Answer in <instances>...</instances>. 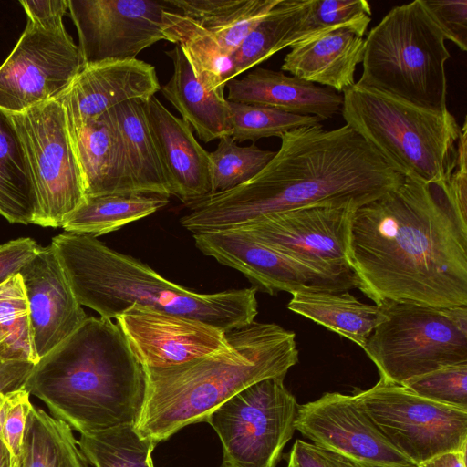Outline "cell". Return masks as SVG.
<instances>
[{"instance_id": "cell-1", "label": "cell", "mask_w": 467, "mask_h": 467, "mask_svg": "<svg viewBox=\"0 0 467 467\" xmlns=\"http://www.w3.org/2000/svg\"><path fill=\"white\" fill-rule=\"evenodd\" d=\"M348 263L376 305L467 306V213L447 184L404 178L355 210Z\"/></svg>"}, {"instance_id": "cell-2", "label": "cell", "mask_w": 467, "mask_h": 467, "mask_svg": "<svg viewBox=\"0 0 467 467\" xmlns=\"http://www.w3.org/2000/svg\"><path fill=\"white\" fill-rule=\"evenodd\" d=\"M272 160L252 179L189 205L180 219L192 234L236 228L263 215L312 206L358 208L403 177L348 125L319 123L285 133Z\"/></svg>"}, {"instance_id": "cell-3", "label": "cell", "mask_w": 467, "mask_h": 467, "mask_svg": "<svg viewBox=\"0 0 467 467\" xmlns=\"http://www.w3.org/2000/svg\"><path fill=\"white\" fill-rule=\"evenodd\" d=\"M145 387V368L123 332L101 317H87L38 359L23 384L79 434L135 424Z\"/></svg>"}, {"instance_id": "cell-4", "label": "cell", "mask_w": 467, "mask_h": 467, "mask_svg": "<svg viewBox=\"0 0 467 467\" xmlns=\"http://www.w3.org/2000/svg\"><path fill=\"white\" fill-rule=\"evenodd\" d=\"M224 349L181 365L144 368L146 387L134 424L159 444L186 426L206 422L219 406L246 387L285 379L298 362L296 334L275 323H252L226 332Z\"/></svg>"}, {"instance_id": "cell-5", "label": "cell", "mask_w": 467, "mask_h": 467, "mask_svg": "<svg viewBox=\"0 0 467 467\" xmlns=\"http://www.w3.org/2000/svg\"><path fill=\"white\" fill-rule=\"evenodd\" d=\"M50 245L79 304L101 317L115 319L138 304L228 332L252 323L258 313L256 288L199 294L90 235L65 232L53 237Z\"/></svg>"}, {"instance_id": "cell-6", "label": "cell", "mask_w": 467, "mask_h": 467, "mask_svg": "<svg viewBox=\"0 0 467 467\" xmlns=\"http://www.w3.org/2000/svg\"><path fill=\"white\" fill-rule=\"evenodd\" d=\"M342 96L346 125L395 171L428 184H447L461 132L448 109L423 108L357 83Z\"/></svg>"}, {"instance_id": "cell-7", "label": "cell", "mask_w": 467, "mask_h": 467, "mask_svg": "<svg viewBox=\"0 0 467 467\" xmlns=\"http://www.w3.org/2000/svg\"><path fill=\"white\" fill-rule=\"evenodd\" d=\"M447 37L424 0L393 6L368 33L357 84L412 104L447 109Z\"/></svg>"}, {"instance_id": "cell-8", "label": "cell", "mask_w": 467, "mask_h": 467, "mask_svg": "<svg viewBox=\"0 0 467 467\" xmlns=\"http://www.w3.org/2000/svg\"><path fill=\"white\" fill-rule=\"evenodd\" d=\"M363 346L380 379L402 385L435 369L467 362V306L436 308L388 301Z\"/></svg>"}, {"instance_id": "cell-9", "label": "cell", "mask_w": 467, "mask_h": 467, "mask_svg": "<svg viewBox=\"0 0 467 467\" xmlns=\"http://www.w3.org/2000/svg\"><path fill=\"white\" fill-rule=\"evenodd\" d=\"M282 378L242 389L219 406L206 422L222 446L221 467H276L292 439L297 402Z\"/></svg>"}, {"instance_id": "cell-10", "label": "cell", "mask_w": 467, "mask_h": 467, "mask_svg": "<svg viewBox=\"0 0 467 467\" xmlns=\"http://www.w3.org/2000/svg\"><path fill=\"white\" fill-rule=\"evenodd\" d=\"M10 114L23 142L37 200L34 224L62 227L85 199L65 109L54 99Z\"/></svg>"}, {"instance_id": "cell-11", "label": "cell", "mask_w": 467, "mask_h": 467, "mask_svg": "<svg viewBox=\"0 0 467 467\" xmlns=\"http://www.w3.org/2000/svg\"><path fill=\"white\" fill-rule=\"evenodd\" d=\"M353 394L388 441L415 465L446 451L466 450L467 410L382 379Z\"/></svg>"}, {"instance_id": "cell-12", "label": "cell", "mask_w": 467, "mask_h": 467, "mask_svg": "<svg viewBox=\"0 0 467 467\" xmlns=\"http://www.w3.org/2000/svg\"><path fill=\"white\" fill-rule=\"evenodd\" d=\"M193 239L202 254L241 272L270 295L358 288L349 267L325 266L283 253L239 228L193 234Z\"/></svg>"}, {"instance_id": "cell-13", "label": "cell", "mask_w": 467, "mask_h": 467, "mask_svg": "<svg viewBox=\"0 0 467 467\" xmlns=\"http://www.w3.org/2000/svg\"><path fill=\"white\" fill-rule=\"evenodd\" d=\"M68 11L83 66L133 59L153 44L168 41L167 0H68Z\"/></svg>"}, {"instance_id": "cell-14", "label": "cell", "mask_w": 467, "mask_h": 467, "mask_svg": "<svg viewBox=\"0 0 467 467\" xmlns=\"http://www.w3.org/2000/svg\"><path fill=\"white\" fill-rule=\"evenodd\" d=\"M82 67L78 46L66 29L47 30L27 22L0 66V108L19 113L57 99Z\"/></svg>"}, {"instance_id": "cell-15", "label": "cell", "mask_w": 467, "mask_h": 467, "mask_svg": "<svg viewBox=\"0 0 467 467\" xmlns=\"http://www.w3.org/2000/svg\"><path fill=\"white\" fill-rule=\"evenodd\" d=\"M295 429L362 467H415L383 435L354 395L327 392L297 408Z\"/></svg>"}, {"instance_id": "cell-16", "label": "cell", "mask_w": 467, "mask_h": 467, "mask_svg": "<svg viewBox=\"0 0 467 467\" xmlns=\"http://www.w3.org/2000/svg\"><path fill=\"white\" fill-rule=\"evenodd\" d=\"M356 209L305 207L263 215L236 228L283 253L325 266L349 267L348 238Z\"/></svg>"}, {"instance_id": "cell-17", "label": "cell", "mask_w": 467, "mask_h": 467, "mask_svg": "<svg viewBox=\"0 0 467 467\" xmlns=\"http://www.w3.org/2000/svg\"><path fill=\"white\" fill-rule=\"evenodd\" d=\"M144 368L173 367L228 346L226 332L199 319L133 304L115 317Z\"/></svg>"}, {"instance_id": "cell-18", "label": "cell", "mask_w": 467, "mask_h": 467, "mask_svg": "<svg viewBox=\"0 0 467 467\" xmlns=\"http://www.w3.org/2000/svg\"><path fill=\"white\" fill-rule=\"evenodd\" d=\"M161 90L155 67L137 58L84 65L57 99L68 130L80 128L119 104L146 101Z\"/></svg>"}, {"instance_id": "cell-19", "label": "cell", "mask_w": 467, "mask_h": 467, "mask_svg": "<svg viewBox=\"0 0 467 467\" xmlns=\"http://www.w3.org/2000/svg\"><path fill=\"white\" fill-rule=\"evenodd\" d=\"M27 300L33 345L42 358L70 336L87 317L49 244L19 272Z\"/></svg>"}, {"instance_id": "cell-20", "label": "cell", "mask_w": 467, "mask_h": 467, "mask_svg": "<svg viewBox=\"0 0 467 467\" xmlns=\"http://www.w3.org/2000/svg\"><path fill=\"white\" fill-rule=\"evenodd\" d=\"M171 195L186 206L211 193V160L191 126L156 96L142 102Z\"/></svg>"}, {"instance_id": "cell-21", "label": "cell", "mask_w": 467, "mask_h": 467, "mask_svg": "<svg viewBox=\"0 0 467 467\" xmlns=\"http://www.w3.org/2000/svg\"><path fill=\"white\" fill-rule=\"evenodd\" d=\"M226 87L228 101L312 116L320 121L337 115L343 103V96L334 89L261 67L233 78Z\"/></svg>"}, {"instance_id": "cell-22", "label": "cell", "mask_w": 467, "mask_h": 467, "mask_svg": "<svg viewBox=\"0 0 467 467\" xmlns=\"http://www.w3.org/2000/svg\"><path fill=\"white\" fill-rule=\"evenodd\" d=\"M69 135L79 165L85 197L136 193L121 138L110 110L70 130Z\"/></svg>"}, {"instance_id": "cell-23", "label": "cell", "mask_w": 467, "mask_h": 467, "mask_svg": "<svg viewBox=\"0 0 467 467\" xmlns=\"http://www.w3.org/2000/svg\"><path fill=\"white\" fill-rule=\"evenodd\" d=\"M364 36L338 28L291 47L281 65L282 72L329 88L337 93L355 85V71L362 63Z\"/></svg>"}, {"instance_id": "cell-24", "label": "cell", "mask_w": 467, "mask_h": 467, "mask_svg": "<svg viewBox=\"0 0 467 467\" xmlns=\"http://www.w3.org/2000/svg\"><path fill=\"white\" fill-rule=\"evenodd\" d=\"M166 55L172 60L173 71L169 81L161 87L165 99L193 128L202 141L208 143L231 136L232 123L226 98L209 92L202 86L178 45Z\"/></svg>"}, {"instance_id": "cell-25", "label": "cell", "mask_w": 467, "mask_h": 467, "mask_svg": "<svg viewBox=\"0 0 467 467\" xmlns=\"http://www.w3.org/2000/svg\"><path fill=\"white\" fill-rule=\"evenodd\" d=\"M287 308L361 348L382 317L379 305L362 303L347 291L296 292Z\"/></svg>"}, {"instance_id": "cell-26", "label": "cell", "mask_w": 467, "mask_h": 467, "mask_svg": "<svg viewBox=\"0 0 467 467\" xmlns=\"http://www.w3.org/2000/svg\"><path fill=\"white\" fill-rule=\"evenodd\" d=\"M142 102L127 101L109 110L121 138L135 192L170 197L171 192L148 126Z\"/></svg>"}, {"instance_id": "cell-27", "label": "cell", "mask_w": 467, "mask_h": 467, "mask_svg": "<svg viewBox=\"0 0 467 467\" xmlns=\"http://www.w3.org/2000/svg\"><path fill=\"white\" fill-rule=\"evenodd\" d=\"M36 213L23 142L11 114L0 108V215L11 223L34 224Z\"/></svg>"}, {"instance_id": "cell-28", "label": "cell", "mask_w": 467, "mask_h": 467, "mask_svg": "<svg viewBox=\"0 0 467 467\" xmlns=\"http://www.w3.org/2000/svg\"><path fill=\"white\" fill-rule=\"evenodd\" d=\"M278 0H168L232 55Z\"/></svg>"}, {"instance_id": "cell-29", "label": "cell", "mask_w": 467, "mask_h": 467, "mask_svg": "<svg viewBox=\"0 0 467 467\" xmlns=\"http://www.w3.org/2000/svg\"><path fill=\"white\" fill-rule=\"evenodd\" d=\"M169 197L144 193L86 196L63 222L65 232L97 237L147 217L167 205Z\"/></svg>"}, {"instance_id": "cell-30", "label": "cell", "mask_w": 467, "mask_h": 467, "mask_svg": "<svg viewBox=\"0 0 467 467\" xmlns=\"http://www.w3.org/2000/svg\"><path fill=\"white\" fill-rule=\"evenodd\" d=\"M169 17L168 41L181 47L196 79L206 90L225 98L227 83L235 78L232 55L210 33L171 5Z\"/></svg>"}, {"instance_id": "cell-31", "label": "cell", "mask_w": 467, "mask_h": 467, "mask_svg": "<svg viewBox=\"0 0 467 467\" xmlns=\"http://www.w3.org/2000/svg\"><path fill=\"white\" fill-rule=\"evenodd\" d=\"M18 467H88L73 430L32 404Z\"/></svg>"}, {"instance_id": "cell-32", "label": "cell", "mask_w": 467, "mask_h": 467, "mask_svg": "<svg viewBox=\"0 0 467 467\" xmlns=\"http://www.w3.org/2000/svg\"><path fill=\"white\" fill-rule=\"evenodd\" d=\"M78 445L92 467H154L152 452L158 444L128 424L80 434Z\"/></svg>"}, {"instance_id": "cell-33", "label": "cell", "mask_w": 467, "mask_h": 467, "mask_svg": "<svg viewBox=\"0 0 467 467\" xmlns=\"http://www.w3.org/2000/svg\"><path fill=\"white\" fill-rule=\"evenodd\" d=\"M371 15L366 0H306L285 46L291 48L338 28H350L364 36Z\"/></svg>"}, {"instance_id": "cell-34", "label": "cell", "mask_w": 467, "mask_h": 467, "mask_svg": "<svg viewBox=\"0 0 467 467\" xmlns=\"http://www.w3.org/2000/svg\"><path fill=\"white\" fill-rule=\"evenodd\" d=\"M306 0H278L232 54L234 76L254 67L285 47Z\"/></svg>"}, {"instance_id": "cell-35", "label": "cell", "mask_w": 467, "mask_h": 467, "mask_svg": "<svg viewBox=\"0 0 467 467\" xmlns=\"http://www.w3.org/2000/svg\"><path fill=\"white\" fill-rule=\"evenodd\" d=\"M0 333L5 336L1 357L34 364L36 354L22 277L15 275L0 284Z\"/></svg>"}, {"instance_id": "cell-36", "label": "cell", "mask_w": 467, "mask_h": 467, "mask_svg": "<svg viewBox=\"0 0 467 467\" xmlns=\"http://www.w3.org/2000/svg\"><path fill=\"white\" fill-rule=\"evenodd\" d=\"M275 154V151L262 150L254 143L239 146L231 136L222 137L215 150L209 152L211 193L225 192L249 181Z\"/></svg>"}, {"instance_id": "cell-37", "label": "cell", "mask_w": 467, "mask_h": 467, "mask_svg": "<svg viewBox=\"0 0 467 467\" xmlns=\"http://www.w3.org/2000/svg\"><path fill=\"white\" fill-rule=\"evenodd\" d=\"M231 137L238 143L269 137L281 138L289 130L320 123L317 118L286 113L273 108L228 101Z\"/></svg>"}, {"instance_id": "cell-38", "label": "cell", "mask_w": 467, "mask_h": 467, "mask_svg": "<svg viewBox=\"0 0 467 467\" xmlns=\"http://www.w3.org/2000/svg\"><path fill=\"white\" fill-rule=\"evenodd\" d=\"M402 386L424 399L467 410V362L435 369Z\"/></svg>"}, {"instance_id": "cell-39", "label": "cell", "mask_w": 467, "mask_h": 467, "mask_svg": "<svg viewBox=\"0 0 467 467\" xmlns=\"http://www.w3.org/2000/svg\"><path fill=\"white\" fill-rule=\"evenodd\" d=\"M30 394L23 387L8 391L1 420L0 440L9 451L10 458L18 460L27 416L32 406Z\"/></svg>"}, {"instance_id": "cell-40", "label": "cell", "mask_w": 467, "mask_h": 467, "mask_svg": "<svg viewBox=\"0 0 467 467\" xmlns=\"http://www.w3.org/2000/svg\"><path fill=\"white\" fill-rule=\"evenodd\" d=\"M425 5L444 32L447 40L461 50L467 48V1L424 0Z\"/></svg>"}, {"instance_id": "cell-41", "label": "cell", "mask_w": 467, "mask_h": 467, "mask_svg": "<svg viewBox=\"0 0 467 467\" xmlns=\"http://www.w3.org/2000/svg\"><path fill=\"white\" fill-rule=\"evenodd\" d=\"M286 467H362L332 451L296 440L290 450Z\"/></svg>"}, {"instance_id": "cell-42", "label": "cell", "mask_w": 467, "mask_h": 467, "mask_svg": "<svg viewBox=\"0 0 467 467\" xmlns=\"http://www.w3.org/2000/svg\"><path fill=\"white\" fill-rule=\"evenodd\" d=\"M41 246L29 238H17L0 245V284L19 274L38 253Z\"/></svg>"}, {"instance_id": "cell-43", "label": "cell", "mask_w": 467, "mask_h": 467, "mask_svg": "<svg viewBox=\"0 0 467 467\" xmlns=\"http://www.w3.org/2000/svg\"><path fill=\"white\" fill-rule=\"evenodd\" d=\"M29 23L47 30L66 29L63 16L68 10V0H22Z\"/></svg>"}, {"instance_id": "cell-44", "label": "cell", "mask_w": 467, "mask_h": 467, "mask_svg": "<svg viewBox=\"0 0 467 467\" xmlns=\"http://www.w3.org/2000/svg\"><path fill=\"white\" fill-rule=\"evenodd\" d=\"M34 363L23 359H5L0 355V392L23 387Z\"/></svg>"}, {"instance_id": "cell-45", "label": "cell", "mask_w": 467, "mask_h": 467, "mask_svg": "<svg viewBox=\"0 0 467 467\" xmlns=\"http://www.w3.org/2000/svg\"><path fill=\"white\" fill-rule=\"evenodd\" d=\"M415 467H466V450L438 454Z\"/></svg>"}, {"instance_id": "cell-46", "label": "cell", "mask_w": 467, "mask_h": 467, "mask_svg": "<svg viewBox=\"0 0 467 467\" xmlns=\"http://www.w3.org/2000/svg\"><path fill=\"white\" fill-rule=\"evenodd\" d=\"M0 467H10V454L3 441L0 440Z\"/></svg>"}, {"instance_id": "cell-47", "label": "cell", "mask_w": 467, "mask_h": 467, "mask_svg": "<svg viewBox=\"0 0 467 467\" xmlns=\"http://www.w3.org/2000/svg\"><path fill=\"white\" fill-rule=\"evenodd\" d=\"M7 400V392H0V431H1V420H2V415L3 411L6 403ZM1 435V431H0Z\"/></svg>"}, {"instance_id": "cell-48", "label": "cell", "mask_w": 467, "mask_h": 467, "mask_svg": "<svg viewBox=\"0 0 467 467\" xmlns=\"http://www.w3.org/2000/svg\"><path fill=\"white\" fill-rule=\"evenodd\" d=\"M10 467H18V460L10 458Z\"/></svg>"}, {"instance_id": "cell-49", "label": "cell", "mask_w": 467, "mask_h": 467, "mask_svg": "<svg viewBox=\"0 0 467 467\" xmlns=\"http://www.w3.org/2000/svg\"><path fill=\"white\" fill-rule=\"evenodd\" d=\"M4 342H5V336L2 333H0V355H1V350H2Z\"/></svg>"}]
</instances>
